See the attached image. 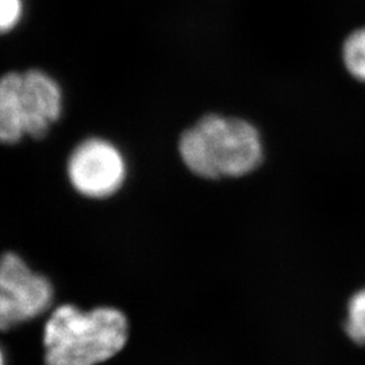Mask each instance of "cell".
<instances>
[{
	"label": "cell",
	"mask_w": 365,
	"mask_h": 365,
	"mask_svg": "<svg viewBox=\"0 0 365 365\" xmlns=\"http://www.w3.org/2000/svg\"><path fill=\"white\" fill-rule=\"evenodd\" d=\"M344 63L353 76L365 81V27H361L346 38L342 48Z\"/></svg>",
	"instance_id": "cell-7"
},
{
	"label": "cell",
	"mask_w": 365,
	"mask_h": 365,
	"mask_svg": "<svg viewBox=\"0 0 365 365\" xmlns=\"http://www.w3.org/2000/svg\"><path fill=\"white\" fill-rule=\"evenodd\" d=\"M51 282L15 253L0 257V331L34 319L52 304Z\"/></svg>",
	"instance_id": "cell-3"
},
{
	"label": "cell",
	"mask_w": 365,
	"mask_h": 365,
	"mask_svg": "<svg viewBox=\"0 0 365 365\" xmlns=\"http://www.w3.org/2000/svg\"><path fill=\"white\" fill-rule=\"evenodd\" d=\"M345 331L359 345H365V289L356 292L348 304Z\"/></svg>",
	"instance_id": "cell-8"
},
{
	"label": "cell",
	"mask_w": 365,
	"mask_h": 365,
	"mask_svg": "<svg viewBox=\"0 0 365 365\" xmlns=\"http://www.w3.org/2000/svg\"><path fill=\"white\" fill-rule=\"evenodd\" d=\"M0 365H3V356H1V353H0Z\"/></svg>",
	"instance_id": "cell-10"
},
{
	"label": "cell",
	"mask_w": 365,
	"mask_h": 365,
	"mask_svg": "<svg viewBox=\"0 0 365 365\" xmlns=\"http://www.w3.org/2000/svg\"><path fill=\"white\" fill-rule=\"evenodd\" d=\"M128 337V319L117 309L99 307L83 313L64 304L54 310L45 327V364H101L117 356Z\"/></svg>",
	"instance_id": "cell-1"
},
{
	"label": "cell",
	"mask_w": 365,
	"mask_h": 365,
	"mask_svg": "<svg viewBox=\"0 0 365 365\" xmlns=\"http://www.w3.org/2000/svg\"><path fill=\"white\" fill-rule=\"evenodd\" d=\"M22 73L10 72L0 78V143L16 144L25 131V115L21 96Z\"/></svg>",
	"instance_id": "cell-6"
},
{
	"label": "cell",
	"mask_w": 365,
	"mask_h": 365,
	"mask_svg": "<svg viewBox=\"0 0 365 365\" xmlns=\"http://www.w3.org/2000/svg\"><path fill=\"white\" fill-rule=\"evenodd\" d=\"M25 131L31 138H42L61 114L63 96L58 84L38 69L22 73L21 87Z\"/></svg>",
	"instance_id": "cell-5"
},
{
	"label": "cell",
	"mask_w": 365,
	"mask_h": 365,
	"mask_svg": "<svg viewBox=\"0 0 365 365\" xmlns=\"http://www.w3.org/2000/svg\"><path fill=\"white\" fill-rule=\"evenodd\" d=\"M22 15L21 0H0V34L13 30Z\"/></svg>",
	"instance_id": "cell-9"
},
{
	"label": "cell",
	"mask_w": 365,
	"mask_h": 365,
	"mask_svg": "<svg viewBox=\"0 0 365 365\" xmlns=\"http://www.w3.org/2000/svg\"><path fill=\"white\" fill-rule=\"evenodd\" d=\"M179 152L185 167L200 178H237L259 167L262 144L247 120L207 115L182 134Z\"/></svg>",
	"instance_id": "cell-2"
},
{
	"label": "cell",
	"mask_w": 365,
	"mask_h": 365,
	"mask_svg": "<svg viewBox=\"0 0 365 365\" xmlns=\"http://www.w3.org/2000/svg\"><path fill=\"white\" fill-rule=\"evenodd\" d=\"M126 167L117 148L105 140L90 138L76 146L68 160V178L78 194L103 199L123 184Z\"/></svg>",
	"instance_id": "cell-4"
}]
</instances>
